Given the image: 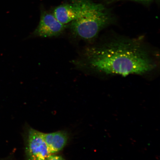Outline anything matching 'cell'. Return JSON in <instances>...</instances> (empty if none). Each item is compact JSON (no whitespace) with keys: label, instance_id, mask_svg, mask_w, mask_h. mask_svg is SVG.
I'll list each match as a JSON object with an SVG mask.
<instances>
[{"label":"cell","instance_id":"6da1fadb","mask_svg":"<svg viewBox=\"0 0 160 160\" xmlns=\"http://www.w3.org/2000/svg\"><path fill=\"white\" fill-rule=\"evenodd\" d=\"M76 65L106 75H142L156 64L142 43L137 39L115 38L88 48Z\"/></svg>","mask_w":160,"mask_h":160},{"label":"cell","instance_id":"7a4b0ae2","mask_svg":"<svg viewBox=\"0 0 160 160\" xmlns=\"http://www.w3.org/2000/svg\"><path fill=\"white\" fill-rule=\"evenodd\" d=\"M115 20L112 12L105 5L87 0L81 15L70 23V29L74 37L92 41Z\"/></svg>","mask_w":160,"mask_h":160},{"label":"cell","instance_id":"3957f363","mask_svg":"<svg viewBox=\"0 0 160 160\" xmlns=\"http://www.w3.org/2000/svg\"><path fill=\"white\" fill-rule=\"evenodd\" d=\"M25 152L27 160H47L51 155L44 141L42 132L32 128L27 132Z\"/></svg>","mask_w":160,"mask_h":160},{"label":"cell","instance_id":"277c9868","mask_svg":"<svg viewBox=\"0 0 160 160\" xmlns=\"http://www.w3.org/2000/svg\"><path fill=\"white\" fill-rule=\"evenodd\" d=\"M66 27V25L58 21L53 14L43 11L33 35L43 38L58 37L62 33Z\"/></svg>","mask_w":160,"mask_h":160},{"label":"cell","instance_id":"5b68a950","mask_svg":"<svg viewBox=\"0 0 160 160\" xmlns=\"http://www.w3.org/2000/svg\"><path fill=\"white\" fill-rule=\"evenodd\" d=\"M86 0H72L56 8L53 15L64 25L71 22L78 18L82 13Z\"/></svg>","mask_w":160,"mask_h":160},{"label":"cell","instance_id":"8992f818","mask_svg":"<svg viewBox=\"0 0 160 160\" xmlns=\"http://www.w3.org/2000/svg\"><path fill=\"white\" fill-rule=\"evenodd\" d=\"M42 137L51 154L61 151L67 145L69 139L68 133L63 131L42 133Z\"/></svg>","mask_w":160,"mask_h":160},{"label":"cell","instance_id":"52a82bcc","mask_svg":"<svg viewBox=\"0 0 160 160\" xmlns=\"http://www.w3.org/2000/svg\"><path fill=\"white\" fill-rule=\"evenodd\" d=\"M130 1L137 2L139 3L143 4L145 5H149L151 4L157 0H104V2L106 5H109L111 4L117 2L121 1Z\"/></svg>","mask_w":160,"mask_h":160},{"label":"cell","instance_id":"ba28073f","mask_svg":"<svg viewBox=\"0 0 160 160\" xmlns=\"http://www.w3.org/2000/svg\"><path fill=\"white\" fill-rule=\"evenodd\" d=\"M47 160H65L61 156L51 154L50 155Z\"/></svg>","mask_w":160,"mask_h":160}]
</instances>
